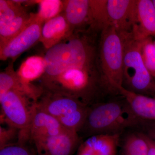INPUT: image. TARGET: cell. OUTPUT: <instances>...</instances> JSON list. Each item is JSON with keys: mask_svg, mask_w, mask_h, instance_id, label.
I'll use <instances>...</instances> for the list:
<instances>
[{"mask_svg": "<svg viewBox=\"0 0 155 155\" xmlns=\"http://www.w3.org/2000/svg\"><path fill=\"white\" fill-rule=\"evenodd\" d=\"M81 143V137L77 132L66 129L46 139L35 148L38 155H72Z\"/></svg>", "mask_w": 155, "mask_h": 155, "instance_id": "8fae6325", "label": "cell"}, {"mask_svg": "<svg viewBox=\"0 0 155 155\" xmlns=\"http://www.w3.org/2000/svg\"><path fill=\"white\" fill-rule=\"evenodd\" d=\"M20 131L15 127L0 126V149L16 144L19 140Z\"/></svg>", "mask_w": 155, "mask_h": 155, "instance_id": "d4e9b609", "label": "cell"}, {"mask_svg": "<svg viewBox=\"0 0 155 155\" xmlns=\"http://www.w3.org/2000/svg\"><path fill=\"white\" fill-rule=\"evenodd\" d=\"M0 155H38L35 148L29 147L26 143H17L0 149Z\"/></svg>", "mask_w": 155, "mask_h": 155, "instance_id": "484cf974", "label": "cell"}, {"mask_svg": "<svg viewBox=\"0 0 155 155\" xmlns=\"http://www.w3.org/2000/svg\"><path fill=\"white\" fill-rule=\"evenodd\" d=\"M25 11L22 4L16 0H0V26L10 22Z\"/></svg>", "mask_w": 155, "mask_h": 155, "instance_id": "603a6c76", "label": "cell"}, {"mask_svg": "<svg viewBox=\"0 0 155 155\" xmlns=\"http://www.w3.org/2000/svg\"><path fill=\"white\" fill-rule=\"evenodd\" d=\"M34 14L26 11L5 25L0 26V47L18 35L30 23Z\"/></svg>", "mask_w": 155, "mask_h": 155, "instance_id": "ac0fdd59", "label": "cell"}, {"mask_svg": "<svg viewBox=\"0 0 155 155\" xmlns=\"http://www.w3.org/2000/svg\"><path fill=\"white\" fill-rule=\"evenodd\" d=\"M107 0H90V27L97 32L109 26Z\"/></svg>", "mask_w": 155, "mask_h": 155, "instance_id": "ffe728a7", "label": "cell"}, {"mask_svg": "<svg viewBox=\"0 0 155 155\" xmlns=\"http://www.w3.org/2000/svg\"><path fill=\"white\" fill-rule=\"evenodd\" d=\"M34 2L38 5V12L35 14L37 18L44 23L61 14L64 9L63 1L40 0Z\"/></svg>", "mask_w": 155, "mask_h": 155, "instance_id": "44dd1931", "label": "cell"}, {"mask_svg": "<svg viewBox=\"0 0 155 155\" xmlns=\"http://www.w3.org/2000/svg\"><path fill=\"white\" fill-rule=\"evenodd\" d=\"M124 45L122 87L134 93L146 95L155 92L154 78L147 69L141 54V41L132 32L120 34Z\"/></svg>", "mask_w": 155, "mask_h": 155, "instance_id": "5b68a950", "label": "cell"}, {"mask_svg": "<svg viewBox=\"0 0 155 155\" xmlns=\"http://www.w3.org/2000/svg\"><path fill=\"white\" fill-rule=\"evenodd\" d=\"M148 147L147 155H155V141L143 133Z\"/></svg>", "mask_w": 155, "mask_h": 155, "instance_id": "4316f807", "label": "cell"}, {"mask_svg": "<svg viewBox=\"0 0 155 155\" xmlns=\"http://www.w3.org/2000/svg\"><path fill=\"white\" fill-rule=\"evenodd\" d=\"M136 0H107L109 26L120 34L131 33L136 20Z\"/></svg>", "mask_w": 155, "mask_h": 155, "instance_id": "9c48e42d", "label": "cell"}, {"mask_svg": "<svg viewBox=\"0 0 155 155\" xmlns=\"http://www.w3.org/2000/svg\"><path fill=\"white\" fill-rule=\"evenodd\" d=\"M43 23L37 18L34 14L32 21L20 33L0 47L1 60H15L40 41Z\"/></svg>", "mask_w": 155, "mask_h": 155, "instance_id": "ba28073f", "label": "cell"}, {"mask_svg": "<svg viewBox=\"0 0 155 155\" xmlns=\"http://www.w3.org/2000/svg\"><path fill=\"white\" fill-rule=\"evenodd\" d=\"M141 54L147 69L155 78V47L151 37L141 41Z\"/></svg>", "mask_w": 155, "mask_h": 155, "instance_id": "cb8c5ba5", "label": "cell"}, {"mask_svg": "<svg viewBox=\"0 0 155 155\" xmlns=\"http://www.w3.org/2000/svg\"><path fill=\"white\" fill-rule=\"evenodd\" d=\"M38 81L43 90L72 97L89 106L100 102L108 93L98 67L70 68L57 76Z\"/></svg>", "mask_w": 155, "mask_h": 155, "instance_id": "7a4b0ae2", "label": "cell"}, {"mask_svg": "<svg viewBox=\"0 0 155 155\" xmlns=\"http://www.w3.org/2000/svg\"><path fill=\"white\" fill-rule=\"evenodd\" d=\"M125 155H147L148 147L143 133L129 134L123 145Z\"/></svg>", "mask_w": 155, "mask_h": 155, "instance_id": "7402d4cb", "label": "cell"}, {"mask_svg": "<svg viewBox=\"0 0 155 155\" xmlns=\"http://www.w3.org/2000/svg\"><path fill=\"white\" fill-rule=\"evenodd\" d=\"M153 3L154 5L155 8V0H152Z\"/></svg>", "mask_w": 155, "mask_h": 155, "instance_id": "f1b7e54d", "label": "cell"}, {"mask_svg": "<svg viewBox=\"0 0 155 155\" xmlns=\"http://www.w3.org/2000/svg\"><path fill=\"white\" fill-rule=\"evenodd\" d=\"M98 45V67L108 93L119 94L122 87L124 45L122 35L108 26L101 31Z\"/></svg>", "mask_w": 155, "mask_h": 155, "instance_id": "277c9868", "label": "cell"}, {"mask_svg": "<svg viewBox=\"0 0 155 155\" xmlns=\"http://www.w3.org/2000/svg\"><path fill=\"white\" fill-rule=\"evenodd\" d=\"M146 129L147 132L146 134L155 141V125H147Z\"/></svg>", "mask_w": 155, "mask_h": 155, "instance_id": "83f0119b", "label": "cell"}, {"mask_svg": "<svg viewBox=\"0 0 155 155\" xmlns=\"http://www.w3.org/2000/svg\"><path fill=\"white\" fill-rule=\"evenodd\" d=\"M63 13L72 31L90 27V0H65Z\"/></svg>", "mask_w": 155, "mask_h": 155, "instance_id": "2e32d148", "label": "cell"}, {"mask_svg": "<svg viewBox=\"0 0 155 155\" xmlns=\"http://www.w3.org/2000/svg\"><path fill=\"white\" fill-rule=\"evenodd\" d=\"M66 129L55 118L39 107L35 102L28 130V142L35 146L46 139L59 134Z\"/></svg>", "mask_w": 155, "mask_h": 155, "instance_id": "30bf717a", "label": "cell"}, {"mask_svg": "<svg viewBox=\"0 0 155 155\" xmlns=\"http://www.w3.org/2000/svg\"><path fill=\"white\" fill-rule=\"evenodd\" d=\"M12 90L22 92L34 101H37L43 92L39 86L22 81L14 70L12 63L0 73V99Z\"/></svg>", "mask_w": 155, "mask_h": 155, "instance_id": "7c38bea8", "label": "cell"}, {"mask_svg": "<svg viewBox=\"0 0 155 155\" xmlns=\"http://www.w3.org/2000/svg\"><path fill=\"white\" fill-rule=\"evenodd\" d=\"M45 65L44 57L33 56L27 58L17 71L22 81L28 84L39 80L44 75Z\"/></svg>", "mask_w": 155, "mask_h": 155, "instance_id": "d6986e66", "label": "cell"}, {"mask_svg": "<svg viewBox=\"0 0 155 155\" xmlns=\"http://www.w3.org/2000/svg\"><path fill=\"white\" fill-rule=\"evenodd\" d=\"M120 134H98L81 143L76 155H116Z\"/></svg>", "mask_w": 155, "mask_h": 155, "instance_id": "5bb4252c", "label": "cell"}, {"mask_svg": "<svg viewBox=\"0 0 155 155\" xmlns=\"http://www.w3.org/2000/svg\"><path fill=\"white\" fill-rule=\"evenodd\" d=\"M143 122L136 116L123 98L122 100L100 102L90 106L79 132L88 137L98 134H120L125 128L141 125Z\"/></svg>", "mask_w": 155, "mask_h": 155, "instance_id": "3957f363", "label": "cell"}, {"mask_svg": "<svg viewBox=\"0 0 155 155\" xmlns=\"http://www.w3.org/2000/svg\"><path fill=\"white\" fill-rule=\"evenodd\" d=\"M35 103L66 129L78 133L83 126L90 107L72 97L43 90Z\"/></svg>", "mask_w": 155, "mask_h": 155, "instance_id": "8992f818", "label": "cell"}, {"mask_svg": "<svg viewBox=\"0 0 155 155\" xmlns=\"http://www.w3.org/2000/svg\"><path fill=\"white\" fill-rule=\"evenodd\" d=\"M97 32L90 27L75 31L47 50L43 56L45 71L41 78L57 76L70 68L98 67Z\"/></svg>", "mask_w": 155, "mask_h": 155, "instance_id": "6da1fadb", "label": "cell"}, {"mask_svg": "<svg viewBox=\"0 0 155 155\" xmlns=\"http://www.w3.org/2000/svg\"><path fill=\"white\" fill-rule=\"evenodd\" d=\"M72 32L62 12L43 23L40 41L48 50L69 36Z\"/></svg>", "mask_w": 155, "mask_h": 155, "instance_id": "9a60e30c", "label": "cell"}, {"mask_svg": "<svg viewBox=\"0 0 155 155\" xmlns=\"http://www.w3.org/2000/svg\"><path fill=\"white\" fill-rule=\"evenodd\" d=\"M35 102L18 91H9L2 98L1 122L17 128L20 131L19 143L28 141V134Z\"/></svg>", "mask_w": 155, "mask_h": 155, "instance_id": "52a82bcc", "label": "cell"}, {"mask_svg": "<svg viewBox=\"0 0 155 155\" xmlns=\"http://www.w3.org/2000/svg\"><path fill=\"white\" fill-rule=\"evenodd\" d=\"M154 44L155 47V41L154 42Z\"/></svg>", "mask_w": 155, "mask_h": 155, "instance_id": "f546056e", "label": "cell"}, {"mask_svg": "<svg viewBox=\"0 0 155 155\" xmlns=\"http://www.w3.org/2000/svg\"><path fill=\"white\" fill-rule=\"evenodd\" d=\"M119 92L138 118L143 121L155 122V97L134 93L122 87Z\"/></svg>", "mask_w": 155, "mask_h": 155, "instance_id": "e0dca14e", "label": "cell"}, {"mask_svg": "<svg viewBox=\"0 0 155 155\" xmlns=\"http://www.w3.org/2000/svg\"><path fill=\"white\" fill-rule=\"evenodd\" d=\"M136 20L132 34L137 40L155 35V8L152 0H137Z\"/></svg>", "mask_w": 155, "mask_h": 155, "instance_id": "4fadbf2b", "label": "cell"}]
</instances>
